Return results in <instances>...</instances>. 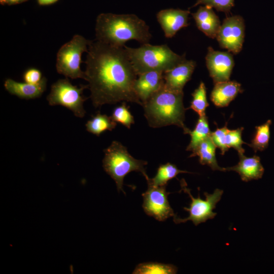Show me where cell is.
Instances as JSON below:
<instances>
[{"label":"cell","mask_w":274,"mask_h":274,"mask_svg":"<svg viewBox=\"0 0 274 274\" xmlns=\"http://www.w3.org/2000/svg\"><path fill=\"white\" fill-rule=\"evenodd\" d=\"M86 88L88 85H73L68 78L59 79L51 85L46 99L49 105L62 106L72 111L76 117L83 118L86 114L83 104L87 99L83 92Z\"/></svg>","instance_id":"52a82bcc"},{"label":"cell","mask_w":274,"mask_h":274,"mask_svg":"<svg viewBox=\"0 0 274 274\" xmlns=\"http://www.w3.org/2000/svg\"><path fill=\"white\" fill-rule=\"evenodd\" d=\"M189 10L166 9L156 14L157 20L162 29L164 36L172 38L181 28L189 25Z\"/></svg>","instance_id":"7c38bea8"},{"label":"cell","mask_w":274,"mask_h":274,"mask_svg":"<svg viewBox=\"0 0 274 274\" xmlns=\"http://www.w3.org/2000/svg\"><path fill=\"white\" fill-rule=\"evenodd\" d=\"M183 92L173 91L163 86L143 105L144 115L149 125L159 128L175 125L186 133L189 129L184 123L185 111Z\"/></svg>","instance_id":"3957f363"},{"label":"cell","mask_w":274,"mask_h":274,"mask_svg":"<svg viewBox=\"0 0 274 274\" xmlns=\"http://www.w3.org/2000/svg\"><path fill=\"white\" fill-rule=\"evenodd\" d=\"M58 0H37L38 3L40 5H49L56 3Z\"/></svg>","instance_id":"4dcf8cb0"},{"label":"cell","mask_w":274,"mask_h":274,"mask_svg":"<svg viewBox=\"0 0 274 274\" xmlns=\"http://www.w3.org/2000/svg\"><path fill=\"white\" fill-rule=\"evenodd\" d=\"M138 77L134 84V89L143 105L163 86V72H147L139 75Z\"/></svg>","instance_id":"5bb4252c"},{"label":"cell","mask_w":274,"mask_h":274,"mask_svg":"<svg viewBox=\"0 0 274 274\" xmlns=\"http://www.w3.org/2000/svg\"><path fill=\"white\" fill-rule=\"evenodd\" d=\"M238 163L232 167H226V170H233L237 173L242 181L248 182L261 178L264 168L261 163L259 157H246L244 154L239 155Z\"/></svg>","instance_id":"e0dca14e"},{"label":"cell","mask_w":274,"mask_h":274,"mask_svg":"<svg viewBox=\"0 0 274 274\" xmlns=\"http://www.w3.org/2000/svg\"><path fill=\"white\" fill-rule=\"evenodd\" d=\"M43 77L41 71L33 67L26 70L23 75L24 82L33 84L39 83Z\"/></svg>","instance_id":"f546056e"},{"label":"cell","mask_w":274,"mask_h":274,"mask_svg":"<svg viewBox=\"0 0 274 274\" xmlns=\"http://www.w3.org/2000/svg\"><path fill=\"white\" fill-rule=\"evenodd\" d=\"M203 5L215 8L218 11L228 13L234 6V0H198L192 7Z\"/></svg>","instance_id":"83f0119b"},{"label":"cell","mask_w":274,"mask_h":274,"mask_svg":"<svg viewBox=\"0 0 274 274\" xmlns=\"http://www.w3.org/2000/svg\"><path fill=\"white\" fill-rule=\"evenodd\" d=\"M91 41L80 35L63 44L56 55V68L58 73L72 79H85L84 72L81 69V56L87 52Z\"/></svg>","instance_id":"8992f818"},{"label":"cell","mask_w":274,"mask_h":274,"mask_svg":"<svg viewBox=\"0 0 274 274\" xmlns=\"http://www.w3.org/2000/svg\"><path fill=\"white\" fill-rule=\"evenodd\" d=\"M102 166L105 171L114 180L118 191H122L125 177L131 172H140L147 181L145 166L147 161L132 157L126 148L120 142L114 141L104 150Z\"/></svg>","instance_id":"5b68a950"},{"label":"cell","mask_w":274,"mask_h":274,"mask_svg":"<svg viewBox=\"0 0 274 274\" xmlns=\"http://www.w3.org/2000/svg\"><path fill=\"white\" fill-rule=\"evenodd\" d=\"M95 32V40L118 47H124L132 40L148 44L152 38L146 22L132 14L101 13L96 19Z\"/></svg>","instance_id":"7a4b0ae2"},{"label":"cell","mask_w":274,"mask_h":274,"mask_svg":"<svg viewBox=\"0 0 274 274\" xmlns=\"http://www.w3.org/2000/svg\"><path fill=\"white\" fill-rule=\"evenodd\" d=\"M243 92L241 84L235 81H227L215 84L210 98L219 107L227 106L239 93Z\"/></svg>","instance_id":"ac0fdd59"},{"label":"cell","mask_w":274,"mask_h":274,"mask_svg":"<svg viewBox=\"0 0 274 274\" xmlns=\"http://www.w3.org/2000/svg\"><path fill=\"white\" fill-rule=\"evenodd\" d=\"M116 126L117 122L111 116L100 113L93 116L85 124L87 131L98 136L106 130H112Z\"/></svg>","instance_id":"7402d4cb"},{"label":"cell","mask_w":274,"mask_h":274,"mask_svg":"<svg viewBox=\"0 0 274 274\" xmlns=\"http://www.w3.org/2000/svg\"><path fill=\"white\" fill-rule=\"evenodd\" d=\"M271 121L267 120L264 124L256 127V132L249 146L255 152L262 151L268 145L270 137V125Z\"/></svg>","instance_id":"cb8c5ba5"},{"label":"cell","mask_w":274,"mask_h":274,"mask_svg":"<svg viewBox=\"0 0 274 274\" xmlns=\"http://www.w3.org/2000/svg\"><path fill=\"white\" fill-rule=\"evenodd\" d=\"M84 62L85 80L95 108L122 101L142 106L134 89L138 76L124 47L91 41Z\"/></svg>","instance_id":"6da1fadb"},{"label":"cell","mask_w":274,"mask_h":274,"mask_svg":"<svg viewBox=\"0 0 274 274\" xmlns=\"http://www.w3.org/2000/svg\"><path fill=\"white\" fill-rule=\"evenodd\" d=\"M216 146L213 142L211 135L203 141L193 152L190 157L198 156L199 163L202 165L209 166L212 170L227 171L226 168L220 167L216 158Z\"/></svg>","instance_id":"d6986e66"},{"label":"cell","mask_w":274,"mask_h":274,"mask_svg":"<svg viewBox=\"0 0 274 274\" xmlns=\"http://www.w3.org/2000/svg\"><path fill=\"white\" fill-rule=\"evenodd\" d=\"M124 48L137 76L150 71L164 73L186 59L185 54L175 53L166 44L148 43L136 48Z\"/></svg>","instance_id":"277c9868"},{"label":"cell","mask_w":274,"mask_h":274,"mask_svg":"<svg viewBox=\"0 0 274 274\" xmlns=\"http://www.w3.org/2000/svg\"><path fill=\"white\" fill-rule=\"evenodd\" d=\"M186 133L190 134L191 136L186 150L193 152L203 141L211 135V131L206 115L199 116L194 129L190 130L188 129Z\"/></svg>","instance_id":"ffe728a7"},{"label":"cell","mask_w":274,"mask_h":274,"mask_svg":"<svg viewBox=\"0 0 274 274\" xmlns=\"http://www.w3.org/2000/svg\"><path fill=\"white\" fill-rule=\"evenodd\" d=\"M47 80L43 77L38 84L19 82L12 79H7L4 82L5 89L11 94L25 99L40 97L44 92L47 87Z\"/></svg>","instance_id":"9a60e30c"},{"label":"cell","mask_w":274,"mask_h":274,"mask_svg":"<svg viewBox=\"0 0 274 274\" xmlns=\"http://www.w3.org/2000/svg\"><path fill=\"white\" fill-rule=\"evenodd\" d=\"M191 15L198 29L209 38H216L221 24L212 8L200 6L198 10Z\"/></svg>","instance_id":"2e32d148"},{"label":"cell","mask_w":274,"mask_h":274,"mask_svg":"<svg viewBox=\"0 0 274 274\" xmlns=\"http://www.w3.org/2000/svg\"><path fill=\"white\" fill-rule=\"evenodd\" d=\"M206 65L214 84L229 80L234 61L232 54L227 52L208 48L206 57Z\"/></svg>","instance_id":"8fae6325"},{"label":"cell","mask_w":274,"mask_h":274,"mask_svg":"<svg viewBox=\"0 0 274 274\" xmlns=\"http://www.w3.org/2000/svg\"><path fill=\"white\" fill-rule=\"evenodd\" d=\"M169 194L166 190V186H148V189L142 194V207L145 213L159 221L175 216L168 200Z\"/></svg>","instance_id":"9c48e42d"},{"label":"cell","mask_w":274,"mask_h":274,"mask_svg":"<svg viewBox=\"0 0 274 274\" xmlns=\"http://www.w3.org/2000/svg\"><path fill=\"white\" fill-rule=\"evenodd\" d=\"M192 99L190 109L195 112L199 116L206 115V110L209 106L206 95V88L203 82L192 93Z\"/></svg>","instance_id":"d4e9b609"},{"label":"cell","mask_w":274,"mask_h":274,"mask_svg":"<svg viewBox=\"0 0 274 274\" xmlns=\"http://www.w3.org/2000/svg\"><path fill=\"white\" fill-rule=\"evenodd\" d=\"M180 183L182 190L189 195L191 201L189 208H184V209L189 213L188 217L182 219L176 215L174 217V222L176 224H179L191 221L196 226L209 219H213L217 215L216 213L213 212V210L220 200L223 191L220 189H216L212 194L204 192L206 198L202 199L200 198L199 193L197 198L193 197L184 180H182Z\"/></svg>","instance_id":"ba28073f"},{"label":"cell","mask_w":274,"mask_h":274,"mask_svg":"<svg viewBox=\"0 0 274 274\" xmlns=\"http://www.w3.org/2000/svg\"><path fill=\"white\" fill-rule=\"evenodd\" d=\"M228 129L225 125L222 128H218L211 133V137L213 142L216 147L220 149L222 155H224L229 149L226 144V134Z\"/></svg>","instance_id":"f1b7e54d"},{"label":"cell","mask_w":274,"mask_h":274,"mask_svg":"<svg viewBox=\"0 0 274 274\" xmlns=\"http://www.w3.org/2000/svg\"><path fill=\"white\" fill-rule=\"evenodd\" d=\"M245 28L244 20L242 16L235 15L225 18L216 37L221 47L233 54L239 53L244 41Z\"/></svg>","instance_id":"30bf717a"},{"label":"cell","mask_w":274,"mask_h":274,"mask_svg":"<svg viewBox=\"0 0 274 274\" xmlns=\"http://www.w3.org/2000/svg\"><path fill=\"white\" fill-rule=\"evenodd\" d=\"M26 1L27 0H6L7 4L8 5L17 4L21 3H23Z\"/></svg>","instance_id":"1f68e13d"},{"label":"cell","mask_w":274,"mask_h":274,"mask_svg":"<svg viewBox=\"0 0 274 274\" xmlns=\"http://www.w3.org/2000/svg\"><path fill=\"white\" fill-rule=\"evenodd\" d=\"M181 173L190 172L179 169L176 165L169 162L161 164L158 167L155 176L147 181L148 185L155 187L165 186L169 180L176 178Z\"/></svg>","instance_id":"44dd1931"},{"label":"cell","mask_w":274,"mask_h":274,"mask_svg":"<svg viewBox=\"0 0 274 274\" xmlns=\"http://www.w3.org/2000/svg\"><path fill=\"white\" fill-rule=\"evenodd\" d=\"M111 117L116 122L121 124L127 128H130L134 123L133 116L125 101L114 108Z\"/></svg>","instance_id":"484cf974"},{"label":"cell","mask_w":274,"mask_h":274,"mask_svg":"<svg viewBox=\"0 0 274 274\" xmlns=\"http://www.w3.org/2000/svg\"><path fill=\"white\" fill-rule=\"evenodd\" d=\"M196 66L192 60L185 59L163 73L164 87L169 90L182 92L186 83L190 80Z\"/></svg>","instance_id":"4fadbf2b"},{"label":"cell","mask_w":274,"mask_h":274,"mask_svg":"<svg viewBox=\"0 0 274 274\" xmlns=\"http://www.w3.org/2000/svg\"><path fill=\"white\" fill-rule=\"evenodd\" d=\"M243 127L238 128L236 129H228L226 134V144L228 148H233L235 149L239 155L244 154L245 150L242 145L245 143L242 139V133Z\"/></svg>","instance_id":"4316f807"},{"label":"cell","mask_w":274,"mask_h":274,"mask_svg":"<svg viewBox=\"0 0 274 274\" xmlns=\"http://www.w3.org/2000/svg\"><path fill=\"white\" fill-rule=\"evenodd\" d=\"M0 3L2 5H5L7 4L6 0H0Z\"/></svg>","instance_id":"d6a6232c"},{"label":"cell","mask_w":274,"mask_h":274,"mask_svg":"<svg viewBox=\"0 0 274 274\" xmlns=\"http://www.w3.org/2000/svg\"><path fill=\"white\" fill-rule=\"evenodd\" d=\"M176 266L170 264L149 262L138 264L133 274H175L177 272Z\"/></svg>","instance_id":"603a6c76"}]
</instances>
